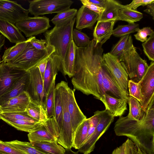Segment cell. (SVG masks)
I'll return each instance as SVG.
<instances>
[{
    "instance_id": "91938a15",
    "label": "cell",
    "mask_w": 154,
    "mask_h": 154,
    "mask_svg": "<svg viewBox=\"0 0 154 154\" xmlns=\"http://www.w3.org/2000/svg\"><path fill=\"white\" fill-rule=\"evenodd\" d=\"M0 154H1V153H0Z\"/></svg>"
},
{
    "instance_id": "cb8c5ba5",
    "label": "cell",
    "mask_w": 154,
    "mask_h": 154,
    "mask_svg": "<svg viewBox=\"0 0 154 154\" xmlns=\"http://www.w3.org/2000/svg\"><path fill=\"white\" fill-rule=\"evenodd\" d=\"M29 82V74L27 71L16 82L9 91L0 97V106L10 99L26 92Z\"/></svg>"
},
{
    "instance_id": "816d5d0a",
    "label": "cell",
    "mask_w": 154,
    "mask_h": 154,
    "mask_svg": "<svg viewBox=\"0 0 154 154\" xmlns=\"http://www.w3.org/2000/svg\"><path fill=\"white\" fill-rule=\"evenodd\" d=\"M49 57L42 61L36 66L38 67L39 70L43 81L44 79V73L46 69L47 64Z\"/></svg>"
},
{
    "instance_id": "e0dca14e",
    "label": "cell",
    "mask_w": 154,
    "mask_h": 154,
    "mask_svg": "<svg viewBox=\"0 0 154 154\" xmlns=\"http://www.w3.org/2000/svg\"><path fill=\"white\" fill-rule=\"evenodd\" d=\"M30 101V98L28 93L26 91L24 92L1 105V112L25 111Z\"/></svg>"
},
{
    "instance_id": "9c48e42d",
    "label": "cell",
    "mask_w": 154,
    "mask_h": 154,
    "mask_svg": "<svg viewBox=\"0 0 154 154\" xmlns=\"http://www.w3.org/2000/svg\"><path fill=\"white\" fill-rule=\"evenodd\" d=\"M103 64L118 85L127 96L128 77L117 56L109 52L103 54L102 57Z\"/></svg>"
},
{
    "instance_id": "8fae6325",
    "label": "cell",
    "mask_w": 154,
    "mask_h": 154,
    "mask_svg": "<svg viewBox=\"0 0 154 154\" xmlns=\"http://www.w3.org/2000/svg\"><path fill=\"white\" fill-rule=\"evenodd\" d=\"M48 18L45 17H28L15 23L26 36L29 38L45 32L51 27Z\"/></svg>"
},
{
    "instance_id": "74e56055",
    "label": "cell",
    "mask_w": 154,
    "mask_h": 154,
    "mask_svg": "<svg viewBox=\"0 0 154 154\" xmlns=\"http://www.w3.org/2000/svg\"><path fill=\"white\" fill-rule=\"evenodd\" d=\"M139 29V25L135 23L126 25H119L113 29L112 35L115 37H120L137 32Z\"/></svg>"
},
{
    "instance_id": "6da1fadb",
    "label": "cell",
    "mask_w": 154,
    "mask_h": 154,
    "mask_svg": "<svg viewBox=\"0 0 154 154\" xmlns=\"http://www.w3.org/2000/svg\"><path fill=\"white\" fill-rule=\"evenodd\" d=\"M102 45L92 39L86 47H75L73 75L74 90L100 100L105 93L103 85V64Z\"/></svg>"
},
{
    "instance_id": "d6a6232c",
    "label": "cell",
    "mask_w": 154,
    "mask_h": 154,
    "mask_svg": "<svg viewBox=\"0 0 154 154\" xmlns=\"http://www.w3.org/2000/svg\"><path fill=\"white\" fill-rule=\"evenodd\" d=\"M77 10L75 8H69L57 14L51 20L55 26H61L70 22L76 16Z\"/></svg>"
},
{
    "instance_id": "83f0119b",
    "label": "cell",
    "mask_w": 154,
    "mask_h": 154,
    "mask_svg": "<svg viewBox=\"0 0 154 154\" xmlns=\"http://www.w3.org/2000/svg\"><path fill=\"white\" fill-rule=\"evenodd\" d=\"M89 126V118L85 119L77 128L73 139L72 147L78 149L84 143Z\"/></svg>"
},
{
    "instance_id": "836d02e7",
    "label": "cell",
    "mask_w": 154,
    "mask_h": 154,
    "mask_svg": "<svg viewBox=\"0 0 154 154\" xmlns=\"http://www.w3.org/2000/svg\"><path fill=\"white\" fill-rule=\"evenodd\" d=\"M28 42L27 39L25 41L17 43L14 46L6 49L2 57L3 61L7 63L17 57L25 49Z\"/></svg>"
},
{
    "instance_id": "3957f363",
    "label": "cell",
    "mask_w": 154,
    "mask_h": 154,
    "mask_svg": "<svg viewBox=\"0 0 154 154\" xmlns=\"http://www.w3.org/2000/svg\"><path fill=\"white\" fill-rule=\"evenodd\" d=\"M75 17L68 23L61 26H55L44 33L48 47L53 48V54L57 56L61 63V71L65 55L71 41L73 40L72 32Z\"/></svg>"
},
{
    "instance_id": "ffe728a7",
    "label": "cell",
    "mask_w": 154,
    "mask_h": 154,
    "mask_svg": "<svg viewBox=\"0 0 154 154\" xmlns=\"http://www.w3.org/2000/svg\"><path fill=\"white\" fill-rule=\"evenodd\" d=\"M61 71V63L58 57L53 54L49 57L45 71L44 79V91L45 96L48 94L54 76Z\"/></svg>"
},
{
    "instance_id": "d6986e66",
    "label": "cell",
    "mask_w": 154,
    "mask_h": 154,
    "mask_svg": "<svg viewBox=\"0 0 154 154\" xmlns=\"http://www.w3.org/2000/svg\"><path fill=\"white\" fill-rule=\"evenodd\" d=\"M98 16V14L82 5L77 11L76 15V29L78 30L85 28L92 29Z\"/></svg>"
},
{
    "instance_id": "f1b7e54d",
    "label": "cell",
    "mask_w": 154,
    "mask_h": 154,
    "mask_svg": "<svg viewBox=\"0 0 154 154\" xmlns=\"http://www.w3.org/2000/svg\"><path fill=\"white\" fill-rule=\"evenodd\" d=\"M143 17V14L142 13L137 10L127 8L123 5L119 10L116 21H124L128 23H132L140 21Z\"/></svg>"
},
{
    "instance_id": "7bdbcfd3",
    "label": "cell",
    "mask_w": 154,
    "mask_h": 154,
    "mask_svg": "<svg viewBox=\"0 0 154 154\" xmlns=\"http://www.w3.org/2000/svg\"><path fill=\"white\" fill-rule=\"evenodd\" d=\"M143 51L149 60L154 61V33L142 44Z\"/></svg>"
},
{
    "instance_id": "7402d4cb",
    "label": "cell",
    "mask_w": 154,
    "mask_h": 154,
    "mask_svg": "<svg viewBox=\"0 0 154 154\" xmlns=\"http://www.w3.org/2000/svg\"><path fill=\"white\" fill-rule=\"evenodd\" d=\"M115 21L97 22L93 32V40L96 45H101L108 40L112 35Z\"/></svg>"
},
{
    "instance_id": "9a60e30c",
    "label": "cell",
    "mask_w": 154,
    "mask_h": 154,
    "mask_svg": "<svg viewBox=\"0 0 154 154\" xmlns=\"http://www.w3.org/2000/svg\"><path fill=\"white\" fill-rule=\"evenodd\" d=\"M138 83L143 98L141 104L145 112L150 102L154 98V61L151 62Z\"/></svg>"
},
{
    "instance_id": "2e32d148",
    "label": "cell",
    "mask_w": 154,
    "mask_h": 154,
    "mask_svg": "<svg viewBox=\"0 0 154 154\" xmlns=\"http://www.w3.org/2000/svg\"><path fill=\"white\" fill-rule=\"evenodd\" d=\"M75 91L68 86L67 107L71 117L72 127L75 132L78 127L87 118L77 104L74 95Z\"/></svg>"
},
{
    "instance_id": "30bf717a",
    "label": "cell",
    "mask_w": 154,
    "mask_h": 154,
    "mask_svg": "<svg viewBox=\"0 0 154 154\" xmlns=\"http://www.w3.org/2000/svg\"><path fill=\"white\" fill-rule=\"evenodd\" d=\"M60 134L55 117L48 119L28 134L30 142L57 141Z\"/></svg>"
},
{
    "instance_id": "d590c367",
    "label": "cell",
    "mask_w": 154,
    "mask_h": 154,
    "mask_svg": "<svg viewBox=\"0 0 154 154\" xmlns=\"http://www.w3.org/2000/svg\"><path fill=\"white\" fill-rule=\"evenodd\" d=\"M5 142L26 154H49L33 146L30 142L17 140Z\"/></svg>"
},
{
    "instance_id": "484cf974",
    "label": "cell",
    "mask_w": 154,
    "mask_h": 154,
    "mask_svg": "<svg viewBox=\"0 0 154 154\" xmlns=\"http://www.w3.org/2000/svg\"><path fill=\"white\" fill-rule=\"evenodd\" d=\"M75 45L73 40L70 42L66 52L61 72L70 78L73 75V69L75 56Z\"/></svg>"
},
{
    "instance_id": "6f0895ef",
    "label": "cell",
    "mask_w": 154,
    "mask_h": 154,
    "mask_svg": "<svg viewBox=\"0 0 154 154\" xmlns=\"http://www.w3.org/2000/svg\"><path fill=\"white\" fill-rule=\"evenodd\" d=\"M1 63V59H0V64Z\"/></svg>"
},
{
    "instance_id": "ab89813d",
    "label": "cell",
    "mask_w": 154,
    "mask_h": 154,
    "mask_svg": "<svg viewBox=\"0 0 154 154\" xmlns=\"http://www.w3.org/2000/svg\"><path fill=\"white\" fill-rule=\"evenodd\" d=\"M3 118L22 120L35 123L39 122L29 116L26 111L13 112H1L0 119Z\"/></svg>"
},
{
    "instance_id": "ba28073f",
    "label": "cell",
    "mask_w": 154,
    "mask_h": 154,
    "mask_svg": "<svg viewBox=\"0 0 154 154\" xmlns=\"http://www.w3.org/2000/svg\"><path fill=\"white\" fill-rule=\"evenodd\" d=\"M99 121L94 133L78 149V152L83 154H89L93 152L97 141L108 129L113 122L114 117L107 110L95 111Z\"/></svg>"
},
{
    "instance_id": "d4e9b609",
    "label": "cell",
    "mask_w": 154,
    "mask_h": 154,
    "mask_svg": "<svg viewBox=\"0 0 154 154\" xmlns=\"http://www.w3.org/2000/svg\"><path fill=\"white\" fill-rule=\"evenodd\" d=\"M118 1L114 0H107L103 11L99 15L97 21H116L119 15V10L123 6Z\"/></svg>"
},
{
    "instance_id": "9f6ffc18",
    "label": "cell",
    "mask_w": 154,
    "mask_h": 154,
    "mask_svg": "<svg viewBox=\"0 0 154 154\" xmlns=\"http://www.w3.org/2000/svg\"><path fill=\"white\" fill-rule=\"evenodd\" d=\"M63 154H79V153L78 152H74L70 149H65V152Z\"/></svg>"
},
{
    "instance_id": "8992f818",
    "label": "cell",
    "mask_w": 154,
    "mask_h": 154,
    "mask_svg": "<svg viewBox=\"0 0 154 154\" xmlns=\"http://www.w3.org/2000/svg\"><path fill=\"white\" fill-rule=\"evenodd\" d=\"M59 88L62 103L63 119L60 134L57 140L58 144L65 149L72 147L75 132L72 124L71 117L67 107V82L62 81L57 84Z\"/></svg>"
},
{
    "instance_id": "603a6c76",
    "label": "cell",
    "mask_w": 154,
    "mask_h": 154,
    "mask_svg": "<svg viewBox=\"0 0 154 154\" xmlns=\"http://www.w3.org/2000/svg\"><path fill=\"white\" fill-rule=\"evenodd\" d=\"M0 33L12 43L16 44L26 40L14 24L5 20L0 19Z\"/></svg>"
},
{
    "instance_id": "7c38bea8",
    "label": "cell",
    "mask_w": 154,
    "mask_h": 154,
    "mask_svg": "<svg viewBox=\"0 0 154 154\" xmlns=\"http://www.w3.org/2000/svg\"><path fill=\"white\" fill-rule=\"evenodd\" d=\"M28 72L29 74V82L26 92L29 95L31 101L45 108L43 81L39 70L35 66Z\"/></svg>"
},
{
    "instance_id": "f907efd6",
    "label": "cell",
    "mask_w": 154,
    "mask_h": 154,
    "mask_svg": "<svg viewBox=\"0 0 154 154\" xmlns=\"http://www.w3.org/2000/svg\"><path fill=\"white\" fill-rule=\"evenodd\" d=\"M83 5L91 11L100 15L104 10V8L97 6L88 1V0H80Z\"/></svg>"
},
{
    "instance_id": "ac0fdd59",
    "label": "cell",
    "mask_w": 154,
    "mask_h": 154,
    "mask_svg": "<svg viewBox=\"0 0 154 154\" xmlns=\"http://www.w3.org/2000/svg\"><path fill=\"white\" fill-rule=\"evenodd\" d=\"M100 100L104 104L105 109L114 117L122 116L127 110L128 100L114 97L106 93Z\"/></svg>"
},
{
    "instance_id": "44dd1931",
    "label": "cell",
    "mask_w": 154,
    "mask_h": 154,
    "mask_svg": "<svg viewBox=\"0 0 154 154\" xmlns=\"http://www.w3.org/2000/svg\"><path fill=\"white\" fill-rule=\"evenodd\" d=\"M103 76L102 85L105 93L110 94L114 97L128 100V96L121 89L104 65Z\"/></svg>"
},
{
    "instance_id": "5bb4252c",
    "label": "cell",
    "mask_w": 154,
    "mask_h": 154,
    "mask_svg": "<svg viewBox=\"0 0 154 154\" xmlns=\"http://www.w3.org/2000/svg\"><path fill=\"white\" fill-rule=\"evenodd\" d=\"M26 72L11 66L2 61L0 64V97L9 91Z\"/></svg>"
},
{
    "instance_id": "db71d44e",
    "label": "cell",
    "mask_w": 154,
    "mask_h": 154,
    "mask_svg": "<svg viewBox=\"0 0 154 154\" xmlns=\"http://www.w3.org/2000/svg\"><path fill=\"white\" fill-rule=\"evenodd\" d=\"M107 0H88L90 2L99 6L104 8Z\"/></svg>"
},
{
    "instance_id": "680465c9",
    "label": "cell",
    "mask_w": 154,
    "mask_h": 154,
    "mask_svg": "<svg viewBox=\"0 0 154 154\" xmlns=\"http://www.w3.org/2000/svg\"><path fill=\"white\" fill-rule=\"evenodd\" d=\"M1 112V110H0V113Z\"/></svg>"
},
{
    "instance_id": "1f68e13d",
    "label": "cell",
    "mask_w": 154,
    "mask_h": 154,
    "mask_svg": "<svg viewBox=\"0 0 154 154\" xmlns=\"http://www.w3.org/2000/svg\"><path fill=\"white\" fill-rule=\"evenodd\" d=\"M1 119L19 130L30 133L35 130L42 122H32L28 121L10 119Z\"/></svg>"
},
{
    "instance_id": "ee69618b",
    "label": "cell",
    "mask_w": 154,
    "mask_h": 154,
    "mask_svg": "<svg viewBox=\"0 0 154 154\" xmlns=\"http://www.w3.org/2000/svg\"><path fill=\"white\" fill-rule=\"evenodd\" d=\"M130 35H127L121 37L118 42L113 45L109 53L113 55L118 56L126 48Z\"/></svg>"
},
{
    "instance_id": "7dc6e473",
    "label": "cell",
    "mask_w": 154,
    "mask_h": 154,
    "mask_svg": "<svg viewBox=\"0 0 154 154\" xmlns=\"http://www.w3.org/2000/svg\"><path fill=\"white\" fill-rule=\"evenodd\" d=\"M93 116L89 118V126L88 133L84 143L94 133L98 124L99 121L98 116L95 112Z\"/></svg>"
},
{
    "instance_id": "4dcf8cb0",
    "label": "cell",
    "mask_w": 154,
    "mask_h": 154,
    "mask_svg": "<svg viewBox=\"0 0 154 154\" xmlns=\"http://www.w3.org/2000/svg\"><path fill=\"white\" fill-rule=\"evenodd\" d=\"M26 111L29 116L39 122H42L48 119L45 108L31 100Z\"/></svg>"
},
{
    "instance_id": "11a10c76",
    "label": "cell",
    "mask_w": 154,
    "mask_h": 154,
    "mask_svg": "<svg viewBox=\"0 0 154 154\" xmlns=\"http://www.w3.org/2000/svg\"><path fill=\"white\" fill-rule=\"evenodd\" d=\"M5 42V37L2 34H0V51L2 47L4 45Z\"/></svg>"
},
{
    "instance_id": "7a4b0ae2",
    "label": "cell",
    "mask_w": 154,
    "mask_h": 154,
    "mask_svg": "<svg viewBox=\"0 0 154 154\" xmlns=\"http://www.w3.org/2000/svg\"><path fill=\"white\" fill-rule=\"evenodd\" d=\"M114 130L118 136H125L146 154H154V98L140 120L120 116Z\"/></svg>"
},
{
    "instance_id": "f5cc1de1",
    "label": "cell",
    "mask_w": 154,
    "mask_h": 154,
    "mask_svg": "<svg viewBox=\"0 0 154 154\" xmlns=\"http://www.w3.org/2000/svg\"><path fill=\"white\" fill-rule=\"evenodd\" d=\"M151 15L154 20V2L146 5V8L143 11Z\"/></svg>"
},
{
    "instance_id": "8d00e7d4",
    "label": "cell",
    "mask_w": 154,
    "mask_h": 154,
    "mask_svg": "<svg viewBox=\"0 0 154 154\" xmlns=\"http://www.w3.org/2000/svg\"><path fill=\"white\" fill-rule=\"evenodd\" d=\"M55 118L59 129L61 125L63 119V107L62 99L59 88L57 85L55 89Z\"/></svg>"
},
{
    "instance_id": "f546056e",
    "label": "cell",
    "mask_w": 154,
    "mask_h": 154,
    "mask_svg": "<svg viewBox=\"0 0 154 154\" xmlns=\"http://www.w3.org/2000/svg\"><path fill=\"white\" fill-rule=\"evenodd\" d=\"M57 75H55L51 85L48 94L45 96L44 103L48 119L55 117V79Z\"/></svg>"
},
{
    "instance_id": "b9f144b4",
    "label": "cell",
    "mask_w": 154,
    "mask_h": 154,
    "mask_svg": "<svg viewBox=\"0 0 154 154\" xmlns=\"http://www.w3.org/2000/svg\"><path fill=\"white\" fill-rule=\"evenodd\" d=\"M128 86L129 96L135 98L141 103L143 98L138 82L130 79L128 80Z\"/></svg>"
},
{
    "instance_id": "bcb514c9",
    "label": "cell",
    "mask_w": 154,
    "mask_h": 154,
    "mask_svg": "<svg viewBox=\"0 0 154 154\" xmlns=\"http://www.w3.org/2000/svg\"><path fill=\"white\" fill-rule=\"evenodd\" d=\"M137 32L134 35L136 39L141 42H144L147 39V36L154 33L153 30L150 27H143L139 29Z\"/></svg>"
},
{
    "instance_id": "60d3db41",
    "label": "cell",
    "mask_w": 154,
    "mask_h": 154,
    "mask_svg": "<svg viewBox=\"0 0 154 154\" xmlns=\"http://www.w3.org/2000/svg\"><path fill=\"white\" fill-rule=\"evenodd\" d=\"M72 36L75 45L79 48L86 46L91 41L86 34L76 29H73Z\"/></svg>"
},
{
    "instance_id": "681fc988",
    "label": "cell",
    "mask_w": 154,
    "mask_h": 154,
    "mask_svg": "<svg viewBox=\"0 0 154 154\" xmlns=\"http://www.w3.org/2000/svg\"><path fill=\"white\" fill-rule=\"evenodd\" d=\"M154 2V0H133L130 4L124 5L128 8L137 10V8L140 6H146Z\"/></svg>"
},
{
    "instance_id": "f6af8a7d",
    "label": "cell",
    "mask_w": 154,
    "mask_h": 154,
    "mask_svg": "<svg viewBox=\"0 0 154 154\" xmlns=\"http://www.w3.org/2000/svg\"><path fill=\"white\" fill-rule=\"evenodd\" d=\"M0 153L2 154H26L1 140H0Z\"/></svg>"
},
{
    "instance_id": "4316f807",
    "label": "cell",
    "mask_w": 154,
    "mask_h": 154,
    "mask_svg": "<svg viewBox=\"0 0 154 154\" xmlns=\"http://www.w3.org/2000/svg\"><path fill=\"white\" fill-rule=\"evenodd\" d=\"M33 146L49 154H63L65 149L57 141H39L30 142Z\"/></svg>"
},
{
    "instance_id": "5b68a950",
    "label": "cell",
    "mask_w": 154,
    "mask_h": 154,
    "mask_svg": "<svg viewBox=\"0 0 154 154\" xmlns=\"http://www.w3.org/2000/svg\"><path fill=\"white\" fill-rule=\"evenodd\" d=\"M54 52L53 48L49 47L45 50H37L28 40L27 46L23 51L15 59L7 63L11 66L27 72L49 57Z\"/></svg>"
},
{
    "instance_id": "4fadbf2b",
    "label": "cell",
    "mask_w": 154,
    "mask_h": 154,
    "mask_svg": "<svg viewBox=\"0 0 154 154\" xmlns=\"http://www.w3.org/2000/svg\"><path fill=\"white\" fill-rule=\"evenodd\" d=\"M29 13L16 1L0 0V19L14 24L29 17Z\"/></svg>"
},
{
    "instance_id": "52a82bcc",
    "label": "cell",
    "mask_w": 154,
    "mask_h": 154,
    "mask_svg": "<svg viewBox=\"0 0 154 154\" xmlns=\"http://www.w3.org/2000/svg\"><path fill=\"white\" fill-rule=\"evenodd\" d=\"M29 2V13L34 16L59 13L69 8L73 3L71 0H34Z\"/></svg>"
},
{
    "instance_id": "f35d334b",
    "label": "cell",
    "mask_w": 154,
    "mask_h": 154,
    "mask_svg": "<svg viewBox=\"0 0 154 154\" xmlns=\"http://www.w3.org/2000/svg\"><path fill=\"white\" fill-rule=\"evenodd\" d=\"M137 151L135 144L128 138L120 146L114 149L111 154H137Z\"/></svg>"
},
{
    "instance_id": "277c9868",
    "label": "cell",
    "mask_w": 154,
    "mask_h": 154,
    "mask_svg": "<svg viewBox=\"0 0 154 154\" xmlns=\"http://www.w3.org/2000/svg\"><path fill=\"white\" fill-rule=\"evenodd\" d=\"M118 57L128 78L138 82L146 73L149 66L146 61L143 59L137 51L131 35H129L126 48Z\"/></svg>"
},
{
    "instance_id": "e575fe53",
    "label": "cell",
    "mask_w": 154,
    "mask_h": 154,
    "mask_svg": "<svg viewBox=\"0 0 154 154\" xmlns=\"http://www.w3.org/2000/svg\"><path fill=\"white\" fill-rule=\"evenodd\" d=\"M128 103L129 106V111L127 116L137 120H141L145 112L142 109L140 103L134 97L128 96Z\"/></svg>"
},
{
    "instance_id": "c3c4849f",
    "label": "cell",
    "mask_w": 154,
    "mask_h": 154,
    "mask_svg": "<svg viewBox=\"0 0 154 154\" xmlns=\"http://www.w3.org/2000/svg\"><path fill=\"white\" fill-rule=\"evenodd\" d=\"M29 42L36 49L38 50H44L48 48L45 40L37 39L35 36H32L27 39Z\"/></svg>"
}]
</instances>
